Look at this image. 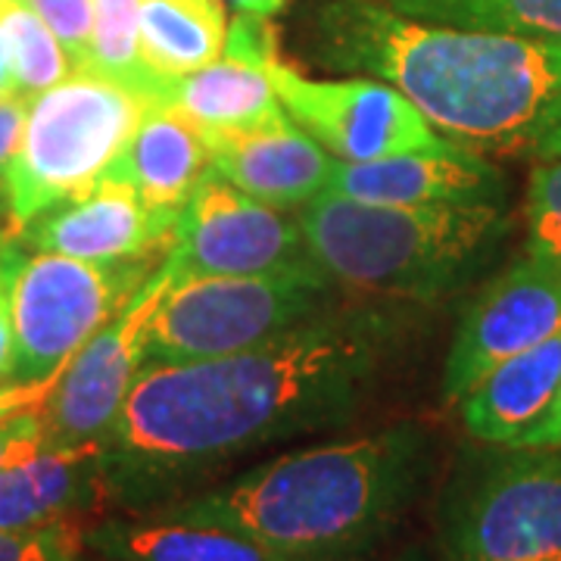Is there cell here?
Masks as SVG:
<instances>
[{"label":"cell","instance_id":"1","mask_svg":"<svg viewBox=\"0 0 561 561\" xmlns=\"http://www.w3.org/2000/svg\"><path fill=\"white\" fill-rule=\"evenodd\" d=\"M381 312H319L219 359L144 365L103 440L110 505L147 512L272 443L343 427L390 356Z\"/></svg>","mask_w":561,"mask_h":561},{"label":"cell","instance_id":"2","mask_svg":"<svg viewBox=\"0 0 561 561\" xmlns=\"http://www.w3.org/2000/svg\"><path fill=\"white\" fill-rule=\"evenodd\" d=\"M312 60L393 84L434 131L481 157H561V41L409 20L375 0H316Z\"/></svg>","mask_w":561,"mask_h":561},{"label":"cell","instance_id":"3","mask_svg":"<svg viewBox=\"0 0 561 561\" xmlns=\"http://www.w3.org/2000/svg\"><path fill=\"white\" fill-rule=\"evenodd\" d=\"M427 465L424 427L405 421L353 440L319 443L194 490L157 508L231 527L306 561L359 556L397 524Z\"/></svg>","mask_w":561,"mask_h":561},{"label":"cell","instance_id":"4","mask_svg":"<svg viewBox=\"0 0 561 561\" xmlns=\"http://www.w3.org/2000/svg\"><path fill=\"white\" fill-rule=\"evenodd\" d=\"M312 260L350 290L434 300L459 284L505 228L502 203L375 206L324 191L300 213Z\"/></svg>","mask_w":561,"mask_h":561},{"label":"cell","instance_id":"5","mask_svg":"<svg viewBox=\"0 0 561 561\" xmlns=\"http://www.w3.org/2000/svg\"><path fill=\"white\" fill-rule=\"evenodd\" d=\"M150 103L94 69H76L28 103L25 135L0 184L13 241L44 209L98 184Z\"/></svg>","mask_w":561,"mask_h":561},{"label":"cell","instance_id":"6","mask_svg":"<svg viewBox=\"0 0 561 561\" xmlns=\"http://www.w3.org/2000/svg\"><path fill=\"white\" fill-rule=\"evenodd\" d=\"M334 280L321 268L290 275H184L157 302L144 365L219 359L324 312Z\"/></svg>","mask_w":561,"mask_h":561},{"label":"cell","instance_id":"7","mask_svg":"<svg viewBox=\"0 0 561 561\" xmlns=\"http://www.w3.org/2000/svg\"><path fill=\"white\" fill-rule=\"evenodd\" d=\"M443 496L449 561H561V449L500 446Z\"/></svg>","mask_w":561,"mask_h":561},{"label":"cell","instance_id":"8","mask_svg":"<svg viewBox=\"0 0 561 561\" xmlns=\"http://www.w3.org/2000/svg\"><path fill=\"white\" fill-rule=\"evenodd\" d=\"M10 268V312L16 337L13 381H44L119 312L160 265L84 262L60 253L25 250L10 241L3 250Z\"/></svg>","mask_w":561,"mask_h":561},{"label":"cell","instance_id":"9","mask_svg":"<svg viewBox=\"0 0 561 561\" xmlns=\"http://www.w3.org/2000/svg\"><path fill=\"white\" fill-rule=\"evenodd\" d=\"M165 260L184 275H290L316 272L300 216H284L253 201L206 169L194 194L179 209L175 238Z\"/></svg>","mask_w":561,"mask_h":561},{"label":"cell","instance_id":"10","mask_svg":"<svg viewBox=\"0 0 561 561\" xmlns=\"http://www.w3.org/2000/svg\"><path fill=\"white\" fill-rule=\"evenodd\" d=\"M268 79L284 113L341 162H371L453 147V140L437 135L405 94L381 79H306L280 60L268 62Z\"/></svg>","mask_w":561,"mask_h":561},{"label":"cell","instance_id":"11","mask_svg":"<svg viewBox=\"0 0 561 561\" xmlns=\"http://www.w3.org/2000/svg\"><path fill=\"white\" fill-rule=\"evenodd\" d=\"M175 278V265L165 260L140 284L138 294L62 365L50 397L41 405L44 446H84L106 440L128 400L131 383L144 368L150 316Z\"/></svg>","mask_w":561,"mask_h":561},{"label":"cell","instance_id":"12","mask_svg":"<svg viewBox=\"0 0 561 561\" xmlns=\"http://www.w3.org/2000/svg\"><path fill=\"white\" fill-rule=\"evenodd\" d=\"M561 328V265L524 256L465 309L443 368V400H459L496 365Z\"/></svg>","mask_w":561,"mask_h":561},{"label":"cell","instance_id":"13","mask_svg":"<svg viewBox=\"0 0 561 561\" xmlns=\"http://www.w3.org/2000/svg\"><path fill=\"white\" fill-rule=\"evenodd\" d=\"M175 219L179 213L153 209L128 184L101 175L84 194L35 216L16 243L84 262L165 260L175 238Z\"/></svg>","mask_w":561,"mask_h":561},{"label":"cell","instance_id":"14","mask_svg":"<svg viewBox=\"0 0 561 561\" xmlns=\"http://www.w3.org/2000/svg\"><path fill=\"white\" fill-rule=\"evenodd\" d=\"M203 135V131H201ZM209 169L275 209H302L331 187L334 157L287 113L241 131H206Z\"/></svg>","mask_w":561,"mask_h":561},{"label":"cell","instance_id":"15","mask_svg":"<svg viewBox=\"0 0 561 561\" xmlns=\"http://www.w3.org/2000/svg\"><path fill=\"white\" fill-rule=\"evenodd\" d=\"M328 191L375 206H481L502 203L505 184L486 157L453 144L387 160H337Z\"/></svg>","mask_w":561,"mask_h":561},{"label":"cell","instance_id":"16","mask_svg":"<svg viewBox=\"0 0 561 561\" xmlns=\"http://www.w3.org/2000/svg\"><path fill=\"white\" fill-rule=\"evenodd\" d=\"M103 443L38 446L0 471V530H38L98 512L106 500Z\"/></svg>","mask_w":561,"mask_h":561},{"label":"cell","instance_id":"17","mask_svg":"<svg viewBox=\"0 0 561 561\" xmlns=\"http://www.w3.org/2000/svg\"><path fill=\"white\" fill-rule=\"evenodd\" d=\"M561 383V328L496 365L459 400L465 431L486 446H515L549 412Z\"/></svg>","mask_w":561,"mask_h":561},{"label":"cell","instance_id":"18","mask_svg":"<svg viewBox=\"0 0 561 561\" xmlns=\"http://www.w3.org/2000/svg\"><path fill=\"white\" fill-rule=\"evenodd\" d=\"M206 169L209 150L197 125L165 103H150L103 175L128 184L153 209L179 213Z\"/></svg>","mask_w":561,"mask_h":561},{"label":"cell","instance_id":"19","mask_svg":"<svg viewBox=\"0 0 561 561\" xmlns=\"http://www.w3.org/2000/svg\"><path fill=\"white\" fill-rule=\"evenodd\" d=\"M88 546L103 561H306L250 540L231 527L187 522L162 508L94 524L88 527Z\"/></svg>","mask_w":561,"mask_h":561},{"label":"cell","instance_id":"20","mask_svg":"<svg viewBox=\"0 0 561 561\" xmlns=\"http://www.w3.org/2000/svg\"><path fill=\"white\" fill-rule=\"evenodd\" d=\"M160 103L197 125L203 135L241 131L278 119L284 113L268 69L231 57H221L181 79H169Z\"/></svg>","mask_w":561,"mask_h":561},{"label":"cell","instance_id":"21","mask_svg":"<svg viewBox=\"0 0 561 561\" xmlns=\"http://www.w3.org/2000/svg\"><path fill=\"white\" fill-rule=\"evenodd\" d=\"M225 35L221 0H140V54L165 84L221 60Z\"/></svg>","mask_w":561,"mask_h":561},{"label":"cell","instance_id":"22","mask_svg":"<svg viewBox=\"0 0 561 561\" xmlns=\"http://www.w3.org/2000/svg\"><path fill=\"white\" fill-rule=\"evenodd\" d=\"M409 20L561 41V0H375Z\"/></svg>","mask_w":561,"mask_h":561},{"label":"cell","instance_id":"23","mask_svg":"<svg viewBox=\"0 0 561 561\" xmlns=\"http://www.w3.org/2000/svg\"><path fill=\"white\" fill-rule=\"evenodd\" d=\"M0 35L7 44L13 94L22 101H35L47 88L76 72L57 35L25 0L0 3Z\"/></svg>","mask_w":561,"mask_h":561},{"label":"cell","instance_id":"24","mask_svg":"<svg viewBox=\"0 0 561 561\" xmlns=\"http://www.w3.org/2000/svg\"><path fill=\"white\" fill-rule=\"evenodd\" d=\"M88 69L119 81L147 101H162L165 81L150 72L140 54V0H94Z\"/></svg>","mask_w":561,"mask_h":561},{"label":"cell","instance_id":"25","mask_svg":"<svg viewBox=\"0 0 561 561\" xmlns=\"http://www.w3.org/2000/svg\"><path fill=\"white\" fill-rule=\"evenodd\" d=\"M527 253L561 265V157L542 160L530 175Z\"/></svg>","mask_w":561,"mask_h":561},{"label":"cell","instance_id":"26","mask_svg":"<svg viewBox=\"0 0 561 561\" xmlns=\"http://www.w3.org/2000/svg\"><path fill=\"white\" fill-rule=\"evenodd\" d=\"M88 546L84 518L38 530H0V561H81Z\"/></svg>","mask_w":561,"mask_h":561},{"label":"cell","instance_id":"27","mask_svg":"<svg viewBox=\"0 0 561 561\" xmlns=\"http://www.w3.org/2000/svg\"><path fill=\"white\" fill-rule=\"evenodd\" d=\"M47 28L57 35L62 50L76 69L91 62V32H94V0H25Z\"/></svg>","mask_w":561,"mask_h":561},{"label":"cell","instance_id":"28","mask_svg":"<svg viewBox=\"0 0 561 561\" xmlns=\"http://www.w3.org/2000/svg\"><path fill=\"white\" fill-rule=\"evenodd\" d=\"M221 57L253 62V66L268 69V62L278 60V54H275V28H272V16L238 13L234 22L228 25L225 54H221Z\"/></svg>","mask_w":561,"mask_h":561},{"label":"cell","instance_id":"29","mask_svg":"<svg viewBox=\"0 0 561 561\" xmlns=\"http://www.w3.org/2000/svg\"><path fill=\"white\" fill-rule=\"evenodd\" d=\"M41 405H32V409L16 412V415L0 419V471L7 465H13L16 459H22V456L35 453L38 446H44V437H41Z\"/></svg>","mask_w":561,"mask_h":561},{"label":"cell","instance_id":"30","mask_svg":"<svg viewBox=\"0 0 561 561\" xmlns=\"http://www.w3.org/2000/svg\"><path fill=\"white\" fill-rule=\"evenodd\" d=\"M28 103L22 98H7L0 101V184L10 169V162L20 150L22 135H25V122H28Z\"/></svg>","mask_w":561,"mask_h":561},{"label":"cell","instance_id":"31","mask_svg":"<svg viewBox=\"0 0 561 561\" xmlns=\"http://www.w3.org/2000/svg\"><path fill=\"white\" fill-rule=\"evenodd\" d=\"M16 375V337H13V312H10V268L0 253V387L13 383Z\"/></svg>","mask_w":561,"mask_h":561},{"label":"cell","instance_id":"32","mask_svg":"<svg viewBox=\"0 0 561 561\" xmlns=\"http://www.w3.org/2000/svg\"><path fill=\"white\" fill-rule=\"evenodd\" d=\"M57 378H60V371H57V375H50V378H44V381L3 383V387H0V419L16 415V412H22V409H32V405H41V402L50 397V390H54Z\"/></svg>","mask_w":561,"mask_h":561},{"label":"cell","instance_id":"33","mask_svg":"<svg viewBox=\"0 0 561 561\" xmlns=\"http://www.w3.org/2000/svg\"><path fill=\"white\" fill-rule=\"evenodd\" d=\"M515 446H534V449H561V383H559V393H556V400L549 405V412L542 415V421L534 427V431H527L522 440L515 443Z\"/></svg>","mask_w":561,"mask_h":561},{"label":"cell","instance_id":"34","mask_svg":"<svg viewBox=\"0 0 561 561\" xmlns=\"http://www.w3.org/2000/svg\"><path fill=\"white\" fill-rule=\"evenodd\" d=\"M238 13H253V16H275L284 0H228Z\"/></svg>","mask_w":561,"mask_h":561},{"label":"cell","instance_id":"35","mask_svg":"<svg viewBox=\"0 0 561 561\" xmlns=\"http://www.w3.org/2000/svg\"><path fill=\"white\" fill-rule=\"evenodd\" d=\"M7 98H16V94H13L10 62H7V44H3V35H0V101H7Z\"/></svg>","mask_w":561,"mask_h":561},{"label":"cell","instance_id":"36","mask_svg":"<svg viewBox=\"0 0 561 561\" xmlns=\"http://www.w3.org/2000/svg\"><path fill=\"white\" fill-rule=\"evenodd\" d=\"M10 241H13V231H10V219H7V206H0V253L7 250Z\"/></svg>","mask_w":561,"mask_h":561},{"label":"cell","instance_id":"37","mask_svg":"<svg viewBox=\"0 0 561 561\" xmlns=\"http://www.w3.org/2000/svg\"><path fill=\"white\" fill-rule=\"evenodd\" d=\"M400 561H427V559H424L421 552H405V556H402Z\"/></svg>","mask_w":561,"mask_h":561},{"label":"cell","instance_id":"38","mask_svg":"<svg viewBox=\"0 0 561 561\" xmlns=\"http://www.w3.org/2000/svg\"><path fill=\"white\" fill-rule=\"evenodd\" d=\"M0 3H3V0H0Z\"/></svg>","mask_w":561,"mask_h":561}]
</instances>
